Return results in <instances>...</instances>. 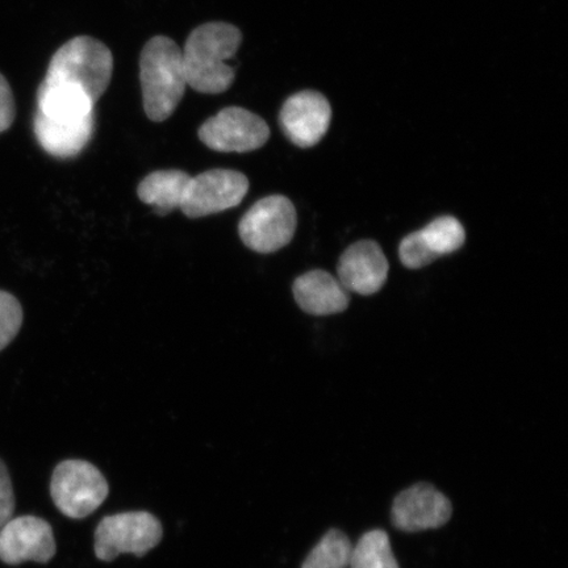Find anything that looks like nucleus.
Instances as JSON below:
<instances>
[{"label":"nucleus","mask_w":568,"mask_h":568,"mask_svg":"<svg viewBox=\"0 0 568 568\" xmlns=\"http://www.w3.org/2000/svg\"><path fill=\"white\" fill-rule=\"evenodd\" d=\"M399 257L403 265L409 268H422L430 265L433 261H436L429 252V248L424 244L420 232L418 231L408 234V236L402 241Z\"/></svg>","instance_id":"nucleus-20"},{"label":"nucleus","mask_w":568,"mask_h":568,"mask_svg":"<svg viewBox=\"0 0 568 568\" xmlns=\"http://www.w3.org/2000/svg\"><path fill=\"white\" fill-rule=\"evenodd\" d=\"M331 119L329 102L316 91H302L290 97L280 113L283 133L300 148L318 144L328 132Z\"/></svg>","instance_id":"nucleus-11"},{"label":"nucleus","mask_w":568,"mask_h":568,"mask_svg":"<svg viewBox=\"0 0 568 568\" xmlns=\"http://www.w3.org/2000/svg\"><path fill=\"white\" fill-rule=\"evenodd\" d=\"M17 116L16 98L6 77L0 73V134L9 131Z\"/></svg>","instance_id":"nucleus-22"},{"label":"nucleus","mask_w":568,"mask_h":568,"mask_svg":"<svg viewBox=\"0 0 568 568\" xmlns=\"http://www.w3.org/2000/svg\"><path fill=\"white\" fill-rule=\"evenodd\" d=\"M241 42L243 33L239 28L223 21L195 28L182 51L187 87L210 95L230 90L234 69L226 61L236 57Z\"/></svg>","instance_id":"nucleus-1"},{"label":"nucleus","mask_w":568,"mask_h":568,"mask_svg":"<svg viewBox=\"0 0 568 568\" xmlns=\"http://www.w3.org/2000/svg\"><path fill=\"white\" fill-rule=\"evenodd\" d=\"M296 231V211L290 199L272 195L261 199L239 224V234L248 248L274 253L288 245Z\"/></svg>","instance_id":"nucleus-6"},{"label":"nucleus","mask_w":568,"mask_h":568,"mask_svg":"<svg viewBox=\"0 0 568 568\" xmlns=\"http://www.w3.org/2000/svg\"><path fill=\"white\" fill-rule=\"evenodd\" d=\"M95 131V115L81 120L33 116V133L42 151L55 159H73L88 146Z\"/></svg>","instance_id":"nucleus-13"},{"label":"nucleus","mask_w":568,"mask_h":568,"mask_svg":"<svg viewBox=\"0 0 568 568\" xmlns=\"http://www.w3.org/2000/svg\"><path fill=\"white\" fill-rule=\"evenodd\" d=\"M270 128L264 119L241 106H226L199 128V139L212 151L248 153L264 146Z\"/></svg>","instance_id":"nucleus-7"},{"label":"nucleus","mask_w":568,"mask_h":568,"mask_svg":"<svg viewBox=\"0 0 568 568\" xmlns=\"http://www.w3.org/2000/svg\"><path fill=\"white\" fill-rule=\"evenodd\" d=\"M55 556L51 525L40 517L11 518L0 528V560L18 566L24 562L48 564Z\"/></svg>","instance_id":"nucleus-9"},{"label":"nucleus","mask_w":568,"mask_h":568,"mask_svg":"<svg viewBox=\"0 0 568 568\" xmlns=\"http://www.w3.org/2000/svg\"><path fill=\"white\" fill-rule=\"evenodd\" d=\"M294 296L301 308L310 315L339 314L351 303V293L343 284L323 270L305 273L294 283Z\"/></svg>","instance_id":"nucleus-14"},{"label":"nucleus","mask_w":568,"mask_h":568,"mask_svg":"<svg viewBox=\"0 0 568 568\" xmlns=\"http://www.w3.org/2000/svg\"><path fill=\"white\" fill-rule=\"evenodd\" d=\"M248 190L246 175L229 169H213L191 176L181 211L190 219L215 215L237 207Z\"/></svg>","instance_id":"nucleus-8"},{"label":"nucleus","mask_w":568,"mask_h":568,"mask_svg":"<svg viewBox=\"0 0 568 568\" xmlns=\"http://www.w3.org/2000/svg\"><path fill=\"white\" fill-rule=\"evenodd\" d=\"M112 73L109 47L89 36H78L53 54L44 81L80 90L97 103L109 89Z\"/></svg>","instance_id":"nucleus-3"},{"label":"nucleus","mask_w":568,"mask_h":568,"mask_svg":"<svg viewBox=\"0 0 568 568\" xmlns=\"http://www.w3.org/2000/svg\"><path fill=\"white\" fill-rule=\"evenodd\" d=\"M388 261L374 241H359L339 258L337 280L343 286L359 295H374L385 286Z\"/></svg>","instance_id":"nucleus-12"},{"label":"nucleus","mask_w":568,"mask_h":568,"mask_svg":"<svg viewBox=\"0 0 568 568\" xmlns=\"http://www.w3.org/2000/svg\"><path fill=\"white\" fill-rule=\"evenodd\" d=\"M23 325V308L20 302L7 291L0 290V352L4 351Z\"/></svg>","instance_id":"nucleus-19"},{"label":"nucleus","mask_w":568,"mask_h":568,"mask_svg":"<svg viewBox=\"0 0 568 568\" xmlns=\"http://www.w3.org/2000/svg\"><path fill=\"white\" fill-rule=\"evenodd\" d=\"M159 518L148 513H125L104 517L95 531V554L103 562H112L120 554L142 557L161 542Z\"/></svg>","instance_id":"nucleus-5"},{"label":"nucleus","mask_w":568,"mask_h":568,"mask_svg":"<svg viewBox=\"0 0 568 568\" xmlns=\"http://www.w3.org/2000/svg\"><path fill=\"white\" fill-rule=\"evenodd\" d=\"M353 545L345 532L332 529L305 558L302 568H347Z\"/></svg>","instance_id":"nucleus-17"},{"label":"nucleus","mask_w":568,"mask_h":568,"mask_svg":"<svg viewBox=\"0 0 568 568\" xmlns=\"http://www.w3.org/2000/svg\"><path fill=\"white\" fill-rule=\"evenodd\" d=\"M142 101L152 122H165L180 105L187 80L181 48L166 36H155L140 57Z\"/></svg>","instance_id":"nucleus-2"},{"label":"nucleus","mask_w":568,"mask_h":568,"mask_svg":"<svg viewBox=\"0 0 568 568\" xmlns=\"http://www.w3.org/2000/svg\"><path fill=\"white\" fill-rule=\"evenodd\" d=\"M351 568H400L385 530H371L353 546Z\"/></svg>","instance_id":"nucleus-16"},{"label":"nucleus","mask_w":568,"mask_h":568,"mask_svg":"<svg viewBox=\"0 0 568 568\" xmlns=\"http://www.w3.org/2000/svg\"><path fill=\"white\" fill-rule=\"evenodd\" d=\"M191 176L182 170H159L140 183L139 197L152 205L159 216H166L180 209Z\"/></svg>","instance_id":"nucleus-15"},{"label":"nucleus","mask_w":568,"mask_h":568,"mask_svg":"<svg viewBox=\"0 0 568 568\" xmlns=\"http://www.w3.org/2000/svg\"><path fill=\"white\" fill-rule=\"evenodd\" d=\"M420 236L436 260L457 252L465 244L466 233L456 217L442 216L425 226Z\"/></svg>","instance_id":"nucleus-18"},{"label":"nucleus","mask_w":568,"mask_h":568,"mask_svg":"<svg viewBox=\"0 0 568 568\" xmlns=\"http://www.w3.org/2000/svg\"><path fill=\"white\" fill-rule=\"evenodd\" d=\"M452 514V503L443 493L428 483H417L396 496L390 520L396 529L416 532L444 527Z\"/></svg>","instance_id":"nucleus-10"},{"label":"nucleus","mask_w":568,"mask_h":568,"mask_svg":"<svg viewBox=\"0 0 568 568\" xmlns=\"http://www.w3.org/2000/svg\"><path fill=\"white\" fill-rule=\"evenodd\" d=\"M109 493V483L90 462L70 459L55 467L51 495L55 507L67 517L81 520L94 514Z\"/></svg>","instance_id":"nucleus-4"},{"label":"nucleus","mask_w":568,"mask_h":568,"mask_svg":"<svg viewBox=\"0 0 568 568\" xmlns=\"http://www.w3.org/2000/svg\"><path fill=\"white\" fill-rule=\"evenodd\" d=\"M13 510H16V495H13L9 470L0 459V528L11 520Z\"/></svg>","instance_id":"nucleus-21"}]
</instances>
